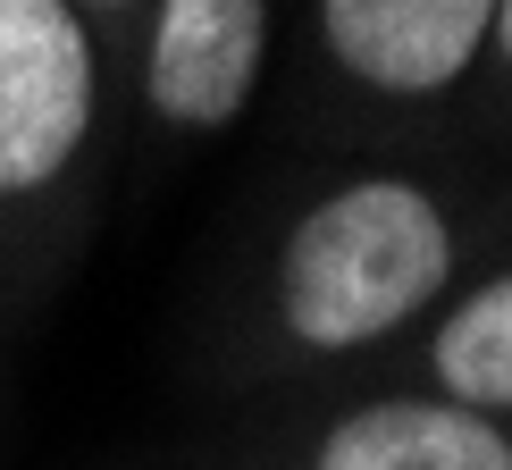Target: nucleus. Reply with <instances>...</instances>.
<instances>
[{
	"label": "nucleus",
	"mask_w": 512,
	"mask_h": 470,
	"mask_svg": "<svg viewBox=\"0 0 512 470\" xmlns=\"http://www.w3.org/2000/svg\"><path fill=\"white\" fill-rule=\"evenodd\" d=\"M504 0H319V42L353 84L395 101L445 93L496 42Z\"/></svg>",
	"instance_id": "7ed1b4c3"
},
{
	"label": "nucleus",
	"mask_w": 512,
	"mask_h": 470,
	"mask_svg": "<svg viewBox=\"0 0 512 470\" xmlns=\"http://www.w3.org/2000/svg\"><path fill=\"white\" fill-rule=\"evenodd\" d=\"M429 378H437L445 403H462V412H487V420L512 412V286L504 277H479V286L437 319Z\"/></svg>",
	"instance_id": "423d86ee"
},
{
	"label": "nucleus",
	"mask_w": 512,
	"mask_h": 470,
	"mask_svg": "<svg viewBox=\"0 0 512 470\" xmlns=\"http://www.w3.org/2000/svg\"><path fill=\"white\" fill-rule=\"evenodd\" d=\"M311 470H512V429L445 395H387L336 420Z\"/></svg>",
	"instance_id": "39448f33"
},
{
	"label": "nucleus",
	"mask_w": 512,
	"mask_h": 470,
	"mask_svg": "<svg viewBox=\"0 0 512 470\" xmlns=\"http://www.w3.org/2000/svg\"><path fill=\"white\" fill-rule=\"evenodd\" d=\"M269 68V0H160L143 84L168 126H236Z\"/></svg>",
	"instance_id": "20e7f679"
},
{
	"label": "nucleus",
	"mask_w": 512,
	"mask_h": 470,
	"mask_svg": "<svg viewBox=\"0 0 512 470\" xmlns=\"http://www.w3.org/2000/svg\"><path fill=\"white\" fill-rule=\"evenodd\" d=\"M454 277V227L412 177H353L294 219L277 252V319L311 353H361L412 328Z\"/></svg>",
	"instance_id": "f257e3e1"
},
{
	"label": "nucleus",
	"mask_w": 512,
	"mask_h": 470,
	"mask_svg": "<svg viewBox=\"0 0 512 470\" xmlns=\"http://www.w3.org/2000/svg\"><path fill=\"white\" fill-rule=\"evenodd\" d=\"M84 9H126V0H84Z\"/></svg>",
	"instance_id": "0eeeda50"
},
{
	"label": "nucleus",
	"mask_w": 512,
	"mask_h": 470,
	"mask_svg": "<svg viewBox=\"0 0 512 470\" xmlns=\"http://www.w3.org/2000/svg\"><path fill=\"white\" fill-rule=\"evenodd\" d=\"M93 34L76 0H0V202L42 194L93 126Z\"/></svg>",
	"instance_id": "f03ea898"
}]
</instances>
